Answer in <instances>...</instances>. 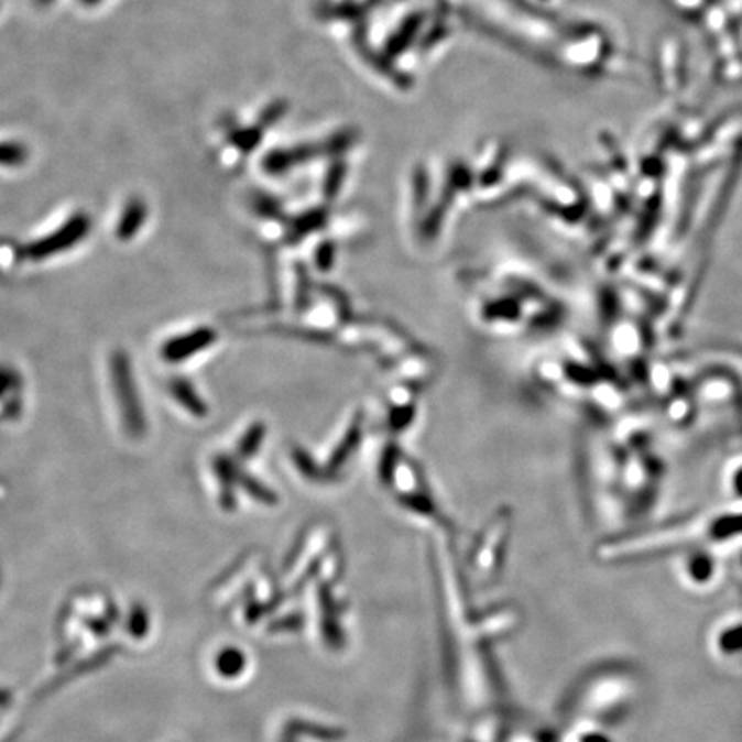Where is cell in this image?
<instances>
[{
	"instance_id": "6da1fadb",
	"label": "cell",
	"mask_w": 742,
	"mask_h": 742,
	"mask_svg": "<svg viewBox=\"0 0 742 742\" xmlns=\"http://www.w3.org/2000/svg\"><path fill=\"white\" fill-rule=\"evenodd\" d=\"M107 379L122 432L133 440L146 437L149 416L134 373L133 361L126 349H113L110 352L107 358Z\"/></svg>"
},
{
	"instance_id": "7a4b0ae2",
	"label": "cell",
	"mask_w": 742,
	"mask_h": 742,
	"mask_svg": "<svg viewBox=\"0 0 742 742\" xmlns=\"http://www.w3.org/2000/svg\"><path fill=\"white\" fill-rule=\"evenodd\" d=\"M90 231V217L85 216V214L70 216L69 219L51 229L47 234L40 236V238L24 244V259L33 263H42L63 257V254L69 253L78 244H81L88 238Z\"/></svg>"
},
{
	"instance_id": "3957f363",
	"label": "cell",
	"mask_w": 742,
	"mask_h": 742,
	"mask_svg": "<svg viewBox=\"0 0 742 742\" xmlns=\"http://www.w3.org/2000/svg\"><path fill=\"white\" fill-rule=\"evenodd\" d=\"M211 342V334L199 328L195 332L181 334V336L171 337L161 346V358L167 363H183L189 360L196 352L207 348Z\"/></svg>"
},
{
	"instance_id": "277c9868",
	"label": "cell",
	"mask_w": 742,
	"mask_h": 742,
	"mask_svg": "<svg viewBox=\"0 0 742 742\" xmlns=\"http://www.w3.org/2000/svg\"><path fill=\"white\" fill-rule=\"evenodd\" d=\"M146 222H149V205L140 196H133L126 199V204L122 205L118 222L113 227V236L121 242L134 241Z\"/></svg>"
},
{
	"instance_id": "5b68a950",
	"label": "cell",
	"mask_w": 742,
	"mask_h": 742,
	"mask_svg": "<svg viewBox=\"0 0 742 742\" xmlns=\"http://www.w3.org/2000/svg\"><path fill=\"white\" fill-rule=\"evenodd\" d=\"M21 391H23V383L17 370L0 364V418L4 416L12 418L20 413Z\"/></svg>"
},
{
	"instance_id": "8992f818",
	"label": "cell",
	"mask_w": 742,
	"mask_h": 742,
	"mask_svg": "<svg viewBox=\"0 0 742 742\" xmlns=\"http://www.w3.org/2000/svg\"><path fill=\"white\" fill-rule=\"evenodd\" d=\"M684 576L696 585H707L717 575V560L708 550H692L686 554L683 564Z\"/></svg>"
},
{
	"instance_id": "52a82bcc",
	"label": "cell",
	"mask_w": 742,
	"mask_h": 742,
	"mask_svg": "<svg viewBox=\"0 0 742 742\" xmlns=\"http://www.w3.org/2000/svg\"><path fill=\"white\" fill-rule=\"evenodd\" d=\"M168 392L173 395L174 401L181 404L184 410L189 411L192 415H204V404L199 403L195 389L186 380H173V382L168 383Z\"/></svg>"
},
{
	"instance_id": "ba28073f",
	"label": "cell",
	"mask_w": 742,
	"mask_h": 742,
	"mask_svg": "<svg viewBox=\"0 0 742 742\" xmlns=\"http://www.w3.org/2000/svg\"><path fill=\"white\" fill-rule=\"evenodd\" d=\"M23 247H18L14 242L0 239V277L17 272L18 266L24 262Z\"/></svg>"
},
{
	"instance_id": "9c48e42d",
	"label": "cell",
	"mask_w": 742,
	"mask_h": 742,
	"mask_svg": "<svg viewBox=\"0 0 742 742\" xmlns=\"http://www.w3.org/2000/svg\"><path fill=\"white\" fill-rule=\"evenodd\" d=\"M723 487H725L727 495L742 505V459L727 468L723 474Z\"/></svg>"
},
{
	"instance_id": "30bf717a",
	"label": "cell",
	"mask_w": 742,
	"mask_h": 742,
	"mask_svg": "<svg viewBox=\"0 0 742 742\" xmlns=\"http://www.w3.org/2000/svg\"><path fill=\"white\" fill-rule=\"evenodd\" d=\"M81 4H87V6H95L98 4V2H102V0H79Z\"/></svg>"
}]
</instances>
